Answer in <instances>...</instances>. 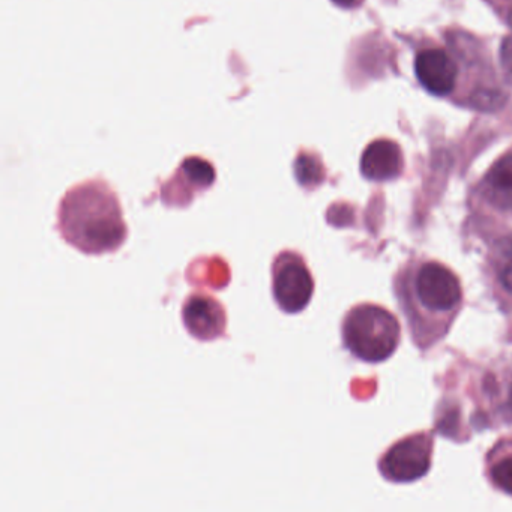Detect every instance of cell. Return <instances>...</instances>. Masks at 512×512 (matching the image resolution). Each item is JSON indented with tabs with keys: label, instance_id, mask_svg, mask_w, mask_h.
I'll use <instances>...</instances> for the list:
<instances>
[{
	"label": "cell",
	"instance_id": "cell-1",
	"mask_svg": "<svg viewBox=\"0 0 512 512\" xmlns=\"http://www.w3.org/2000/svg\"><path fill=\"white\" fill-rule=\"evenodd\" d=\"M392 289L412 343L421 352L442 343L463 308L458 275L442 262L415 256L398 269Z\"/></svg>",
	"mask_w": 512,
	"mask_h": 512
},
{
	"label": "cell",
	"instance_id": "cell-2",
	"mask_svg": "<svg viewBox=\"0 0 512 512\" xmlns=\"http://www.w3.org/2000/svg\"><path fill=\"white\" fill-rule=\"evenodd\" d=\"M59 232L85 254L115 253L128 236L118 197L101 181L68 191L59 206Z\"/></svg>",
	"mask_w": 512,
	"mask_h": 512
},
{
	"label": "cell",
	"instance_id": "cell-3",
	"mask_svg": "<svg viewBox=\"0 0 512 512\" xmlns=\"http://www.w3.org/2000/svg\"><path fill=\"white\" fill-rule=\"evenodd\" d=\"M341 338L356 359L379 364L397 352L401 326L397 317L382 305L358 304L344 316Z\"/></svg>",
	"mask_w": 512,
	"mask_h": 512
},
{
	"label": "cell",
	"instance_id": "cell-4",
	"mask_svg": "<svg viewBox=\"0 0 512 512\" xmlns=\"http://www.w3.org/2000/svg\"><path fill=\"white\" fill-rule=\"evenodd\" d=\"M469 389L475 427L512 428V358L494 359L476 368Z\"/></svg>",
	"mask_w": 512,
	"mask_h": 512
},
{
	"label": "cell",
	"instance_id": "cell-5",
	"mask_svg": "<svg viewBox=\"0 0 512 512\" xmlns=\"http://www.w3.org/2000/svg\"><path fill=\"white\" fill-rule=\"evenodd\" d=\"M433 451V433L419 431L389 446L380 457L377 467L386 481L409 484L424 478L430 472Z\"/></svg>",
	"mask_w": 512,
	"mask_h": 512
},
{
	"label": "cell",
	"instance_id": "cell-6",
	"mask_svg": "<svg viewBox=\"0 0 512 512\" xmlns=\"http://www.w3.org/2000/svg\"><path fill=\"white\" fill-rule=\"evenodd\" d=\"M314 293V278L304 257L296 251H281L272 263V295L280 310L304 311Z\"/></svg>",
	"mask_w": 512,
	"mask_h": 512
},
{
	"label": "cell",
	"instance_id": "cell-7",
	"mask_svg": "<svg viewBox=\"0 0 512 512\" xmlns=\"http://www.w3.org/2000/svg\"><path fill=\"white\" fill-rule=\"evenodd\" d=\"M485 274L497 304L512 310V229L493 230L488 236Z\"/></svg>",
	"mask_w": 512,
	"mask_h": 512
},
{
	"label": "cell",
	"instance_id": "cell-8",
	"mask_svg": "<svg viewBox=\"0 0 512 512\" xmlns=\"http://www.w3.org/2000/svg\"><path fill=\"white\" fill-rule=\"evenodd\" d=\"M185 328L200 341L223 337L226 332V311L220 301L205 293H194L182 307Z\"/></svg>",
	"mask_w": 512,
	"mask_h": 512
},
{
	"label": "cell",
	"instance_id": "cell-9",
	"mask_svg": "<svg viewBox=\"0 0 512 512\" xmlns=\"http://www.w3.org/2000/svg\"><path fill=\"white\" fill-rule=\"evenodd\" d=\"M415 73L419 83L436 97H449L458 82V65L451 53L437 47L416 55Z\"/></svg>",
	"mask_w": 512,
	"mask_h": 512
},
{
	"label": "cell",
	"instance_id": "cell-10",
	"mask_svg": "<svg viewBox=\"0 0 512 512\" xmlns=\"http://www.w3.org/2000/svg\"><path fill=\"white\" fill-rule=\"evenodd\" d=\"M478 196L488 211L512 218V152L500 157L485 173Z\"/></svg>",
	"mask_w": 512,
	"mask_h": 512
},
{
	"label": "cell",
	"instance_id": "cell-11",
	"mask_svg": "<svg viewBox=\"0 0 512 512\" xmlns=\"http://www.w3.org/2000/svg\"><path fill=\"white\" fill-rule=\"evenodd\" d=\"M364 178L373 182H386L398 178L403 172V154L397 143L377 140L371 143L361 160Z\"/></svg>",
	"mask_w": 512,
	"mask_h": 512
},
{
	"label": "cell",
	"instance_id": "cell-12",
	"mask_svg": "<svg viewBox=\"0 0 512 512\" xmlns=\"http://www.w3.org/2000/svg\"><path fill=\"white\" fill-rule=\"evenodd\" d=\"M485 476L491 487L512 496V437H503L485 455Z\"/></svg>",
	"mask_w": 512,
	"mask_h": 512
},
{
	"label": "cell",
	"instance_id": "cell-13",
	"mask_svg": "<svg viewBox=\"0 0 512 512\" xmlns=\"http://www.w3.org/2000/svg\"><path fill=\"white\" fill-rule=\"evenodd\" d=\"M179 172L196 190H206L215 181V170L208 161L199 157L187 158Z\"/></svg>",
	"mask_w": 512,
	"mask_h": 512
},
{
	"label": "cell",
	"instance_id": "cell-14",
	"mask_svg": "<svg viewBox=\"0 0 512 512\" xmlns=\"http://www.w3.org/2000/svg\"><path fill=\"white\" fill-rule=\"evenodd\" d=\"M295 175L302 187H316L323 181V167L313 155L301 154L295 163Z\"/></svg>",
	"mask_w": 512,
	"mask_h": 512
},
{
	"label": "cell",
	"instance_id": "cell-15",
	"mask_svg": "<svg viewBox=\"0 0 512 512\" xmlns=\"http://www.w3.org/2000/svg\"><path fill=\"white\" fill-rule=\"evenodd\" d=\"M488 2L496 5L502 13H505V16L512 10V0H488Z\"/></svg>",
	"mask_w": 512,
	"mask_h": 512
},
{
	"label": "cell",
	"instance_id": "cell-16",
	"mask_svg": "<svg viewBox=\"0 0 512 512\" xmlns=\"http://www.w3.org/2000/svg\"><path fill=\"white\" fill-rule=\"evenodd\" d=\"M335 4L341 7L352 8L359 4V0H334Z\"/></svg>",
	"mask_w": 512,
	"mask_h": 512
}]
</instances>
